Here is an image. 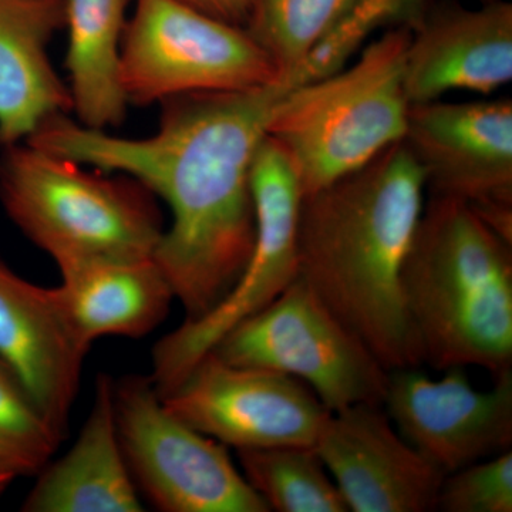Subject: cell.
<instances>
[{
    "label": "cell",
    "mask_w": 512,
    "mask_h": 512,
    "mask_svg": "<svg viewBox=\"0 0 512 512\" xmlns=\"http://www.w3.org/2000/svg\"><path fill=\"white\" fill-rule=\"evenodd\" d=\"M284 79L241 92L192 93L161 104L153 136L123 138L66 114L45 121L28 143L47 153L134 178L171 211L154 261L181 303L201 318L244 272L255 244L252 161L266 136Z\"/></svg>",
    "instance_id": "1"
},
{
    "label": "cell",
    "mask_w": 512,
    "mask_h": 512,
    "mask_svg": "<svg viewBox=\"0 0 512 512\" xmlns=\"http://www.w3.org/2000/svg\"><path fill=\"white\" fill-rule=\"evenodd\" d=\"M426 191L423 168L402 140L303 197L299 212V278L389 372L423 363L402 272Z\"/></svg>",
    "instance_id": "2"
},
{
    "label": "cell",
    "mask_w": 512,
    "mask_h": 512,
    "mask_svg": "<svg viewBox=\"0 0 512 512\" xmlns=\"http://www.w3.org/2000/svg\"><path fill=\"white\" fill-rule=\"evenodd\" d=\"M511 248L466 202H424L402 272L423 363L512 370Z\"/></svg>",
    "instance_id": "3"
},
{
    "label": "cell",
    "mask_w": 512,
    "mask_h": 512,
    "mask_svg": "<svg viewBox=\"0 0 512 512\" xmlns=\"http://www.w3.org/2000/svg\"><path fill=\"white\" fill-rule=\"evenodd\" d=\"M412 29L393 26L350 66L291 87L275 106L266 136L291 161L303 197L328 187L403 140L404 87Z\"/></svg>",
    "instance_id": "4"
},
{
    "label": "cell",
    "mask_w": 512,
    "mask_h": 512,
    "mask_svg": "<svg viewBox=\"0 0 512 512\" xmlns=\"http://www.w3.org/2000/svg\"><path fill=\"white\" fill-rule=\"evenodd\" d=\"M153 197L134 178L89 173L28 141L0 153L3 210L57 265L153 256L164 232Z\"/></svg>",
    "instance_id": "5"
},
{
    "label": "cell",
    "mask_w": 512,
    "mask_h": 512,
    "mask_svg": "<svg viewBox=\"0 0 512 512\" xmlns=\"http://www.w3.org/2000/svg\"><path fill=\"white\" fill-rule=\"evenodd\" d=\"M120 49L128 106L192 93L241 92L274 83L279 72L248 30L178 0H134Z\"/></svg>",
    "instance_id": "6"
},
{
    "label": "cell",
    "mask_w": 512,
    "mask_h": 512,
    "mask_svg": "<svg viewBox=\"0 0 512 512\" xmlns=\"http://www.w3.org/2000/svg\"><path fill=\"white\" fill-rule=\"evenodd\" d=\"M211 353L229 365L301 380L330 413L357 404L383 406L389 382V370L299 276L229 330Z\"/></svg>",
    "instance_id": "7"
},
{
    "label": "cell",
    "mask_w": 512,
    "mask_h": 512,
    "mask_svg": "<svg viewBox=\"0 0 512 512\" xmlns=\"http://www.w3.org/2000/svg\"><path fill=\"white\" fill-rule=\"evenodd\" d=\"M255 244L231 291L211 311L184 320L153 349L151 383L161 397L183 383L202 357L242 320L275 301L299 276L298 225L303 195L282 147L262 138L251 168Z\"/></svg>",
    "instance_id": "8"
},
{
    "label": "cell",
    "mask_w": 512,
    "mask_h": 512,
    "mask_svg": "<svg viewBox=\"0 0 512 512\" xmlns=\"http://www.w3.org/2000/svg\"><path fill=\"white\" fill-rule=\"evenodd\" d=\"M114 412L137 490L165 512H268L220 441L167 409L146 377L114 383Z\"/></svg>",
    "instance_id": "9"
},
{
    "label": "cell",
    "mask_w": 512,
    "mask_h": 512,
    "mask_svg": "<svg viewBox=\"0 0 512 512\" xmlns=\"http://www.w3.org/2000/svg\"><path fill=\"white\" fill-rule=\"evenodd\" d=\"M161 399L195 430L237 451L315 447L330 414L301 380L229 365L211 352Z\"/></svg>",
    "instance_id": "10"
},
{
    "label": "cell",
    "mask_w": 512,
    "mask_h": 512,
    "mask_svg": "<svg viewBox=\"0 0 512 512\" xmlns=\"http://www.w3.org/2000/svg\"><path fill=\"white\" fill-rule=\"evenodd\" d=\"M431 379L417 367L389 372L383 407L400 436L441 473L511 450L512 370L490 390L471 386L464 367Z\"/></svg>",
    "instance_id": "11"
},
{
    "label": "cell",
    "mask_w": 512,
    "mask_h": 512,
    "mask_svg": "<svg viewBox=\"0 0 512 512\" xmlns=\"http://www.w3.org/2000/svg\"><path fill=\"white\" fill-rule=\"evenodd\" d=\"M404 144L430 195L512 205V101L410 104Z\"/></svg>",
    "instance_id": "12"
},
{
    "label": "cell",
    "mask_w": 512,
    "mask_h": 512,
    "mask_svg": "<svg viewBox=\"0 0 512 512\" xmlns=\"http://www.w3.org/2000/svg\"><path fill=\"white\" fill-rule=\"evenodd\" d=\"M382 407L330 413L313 448L349 511H436L444 473L400 436Z\"/></svg>",
    "instance_id": "13"
},
{
    "label": "cell",
    "mask_w": 512,
    "mask_h": 512,
    "mask_svg": "<svg viewBox=\"0 0 512 512\" xmlns=\"http://www.w3.org/2000/svg\"><path fill=\"white\" fill-rule=\"evenodd\" d=\"M512 80V5L485 0L429 5L412 28L404 87L410 104L440 100L447 92H498Z\"/></svg>",
    "instance_id": "14"
},
{
    "label": "cell",
    "mask_w": 512,
    "mask_h": 512,
    "mask_svg": "<svg viewBox=\"0 0 512 512\" xmlns=\"http://www.w3.org/2000/svg\"><path fill=\"white\" fill-rule=\"evenodd\" d=\"M89 349L67 319L56 288L26 281L0 258V359L62 441Z\"/></svg>",
    "instance_id": "15"
},
{
    "label": "cell",
    "mask_w": 512,
    "mask_h": 512,
    "mask_svg": "<svg viewBox=\"0 0 512 512\" xmlns=\"http://www.w3.org/2000/svg\"><path fill=\"white\" fill-rule=\"evenodd\" d=\"M66 28V0H0V147L22 143L72 111L49 45Z\"/></svg>",
    "instance_id": "16"
},
{
    "label": "cell",
    "mask_w": 512,
    "mask_h": 512,
    "mask_svg": "<svg viewBox=\"0 0 512 512\" xmlns=\"http://www.w3.org/2000/svg\"><path fill=\"white\" fill-rule=\"evenodd\" d=\"M37 474L22 511H144L121 448L109 376L97 377L92 409L73 447Z\"/></svg>",
    "instance_id": "17"
},
{
    "label": "cell",
    "mask_w": 512,
    "mask_h": 512,
    "mask_svg": "<svg viewBox=\"0 0 512 512\" xmlns=\"http://www.w3.org/2000/svg\"><path fill=\"white\" fill-rule=\"evenodd\" d=\"M57 266L62 275L57 295L87 346L106 336L144 338L170 311L174 293L153 256L83 259Z\"/></svg>",
    "instance_id": "18"
},
{
    "label": "cell",
    "mask_w": 512,
    "mask_h": 512,
    "mask_svg": "<svg viewBox=\"0 0 512 512\" xmlns=\"http://www.w3.org/2000/svg\"><path fill=\"white\" fill-rule=\"evenodd\" d=\"M133 2L66 0L67 87L72 111L84 127L107 131L126 119L119 63L127 10Z\"/></svg>",
    "instance_id": "19"
},
{
    "label": "cell",
    "mask_w": 512,
    "mask_h": 512,
    "mask_svg": "<svg viewBox=\"0 0 512 512\" xmlns=\"http://www.w3.org/2000/svg\"><path fill=\"white\" fill-rule=\"evenodd\" d=\"M237 454L242 474L269 511H349L315 448L278 446Z\"/></svg>",
    "instance_id": "20"
},
{
    "label": "cell",
    "mask_w": 512,
    "mask_h": 512,
    "mask_svg": "<svg viewBox=\"0 0 512 512\" xmlns=\"http://www.w3.org/2000/svg\"><path fill=\"white\" fill-rule=\"evenodd\" d=\"M355 0H254L249 35L268 53L279 79L295 72Z\"/></svg>",
    "instance_id": "21"
},
{
    "label": "cell",
    "mask_w": 512,
    "mask_h": 512,
    "mask_svg": "<svg viewBox=\"0 0 512 512\" xmlns=\"http://www.w3.org/2000/svg\"><path fill=\"white\" fill-rule=\"evenodd\" d=\"M60 443L19 377L0 359V454L30 476L49 463Z\"/></svg>",
    "instance_id": "22"
},
{
    "label": "cell",
    "mask_w": 512,
    "mask_h": 512,
    "mask_svg": "<svg viewBox=\"0 0 512 512\" xmlns=\"http://www.w3.org/2000/svg\"><path fill=\"white\" fill-rule=\"evenodd\" d=\"M436 510L444 512H511L512 451H504L446 474Z\"/></svg>",
    "instance_id": "23"
},
{
    "label": "cell",
    "mask_w": 512,
    "mask_h": 512,
    "mask_svg": "<svg viewBox=\"0 0 512 512\" xmlns=\"http://www.w3.org/2000/svg\"><path fill=\"white\" fill-rule=\"evenodd\" d=\"M178 2L229 25L245 28L254 0H178Z\"/></svg>",
    "instance_id": "24"
},
{
    "label": "cell",
    "mask_w": 512,
    "mask_h": 512,
    "mask_svg": "<svg viewBox=\"0 0 512 512\" xmlns=\"http://www.w3.org/2000/svg\"><path fill=\"white\" fill-rule=\"evenodd\" d=\"M19 477H22V474H20L18 468L13 466L8 458H5L0 454V497L5 494L9 485Z\"/></svg>",
    "instance_id": "25"
}]
</instances>
